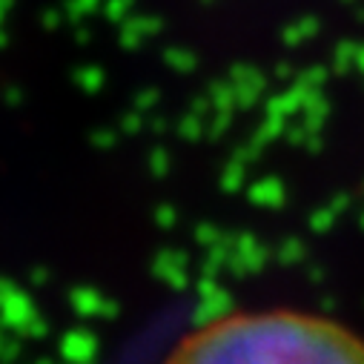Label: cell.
Masks as SVG:
<instances>
[{
  "label": "cell",
  "instance_id": "obj_1",
  "mask_svg": "<svg viewBox=\"0 0 364 364\" xmlns=\"http://www.w3.org/2000/svg\"><path fill=\"white\" fill-rule=\"evenodd\" d=\"M164 364H364V338L299 310H238L181 338Z\"/></svg>",
  "mask_w": 364,
  "mask_h": 364
}]
</instances>
